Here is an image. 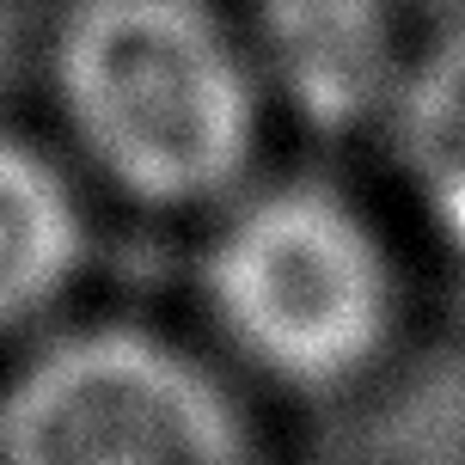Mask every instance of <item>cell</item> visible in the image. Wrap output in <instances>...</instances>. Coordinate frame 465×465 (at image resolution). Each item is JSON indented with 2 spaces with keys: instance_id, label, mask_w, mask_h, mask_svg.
Masks as SVG:
<instances>
[{
  "instance_id": "cell-6",
  "label": "cell",
  "mask_w": 465,
  "mask_h": 465,
  "mask_svg": "<svg viewBox=\"0 0 465 465\" xmlns=\"http://www.w3.org/2000/svg\"><path fill=\"white\" fill-rule=\"evenodd\" d=\"M386 116L398 141V172L422 221L447 252L465 257V25L404 62Z\"/></svg>"
},
{
  "instance_id": "cell-2",
  "label": "cell",
  "mask_w": 465,
  "mask_h": 465,
  "mask_svg": "<svg viewBox=\"0 0 465 465\" xmlns=\"http://www.w3.org/2000/svg\"><path fill=\"white\" fill-rule=\"evenodd\" d=\"M203 294L252 368L306 392L368 373L398 331L392 245L331 178L245 184L221 203Z\"/></svg>"
},
{
  "instance_id": "cell-4",
  "label": "cell",
  "mask_w": 465,
  "mask_h": 465,
  "mask_svg": "<svg viewBox=\"0 0 465 465\" xmlns=\"http://www.w3.org/2000/svg\"><path fill=\"white\" fill-rule=\"evenodd\" d=\"M270 104H288L301 123L355 129L392 111L404 80L386 0H263L245 25Z\"/></svg>"
},
{
  "instance_id": "cell-1",
  "label": "cell",
  "mask_w": 465,
  "mask_h": 465,
  "mask_svg": "<svg viewBox=\"0 0 465 465\" xmlns=\"http://www.w3.org/2000/svg\"><path fill=\"white\" fill-rule=\"evenodd\" d=\"M44 68L80 172L116 203L190 214L252 184L270 93L221 0H68Z\"/></svg>"
},
{
  "instance_id": "cell-5",
  "label": "cell",
  "mask_w": 465,
  "mask_h": 465,
  "mask_svg": "<svg viewBox=\"0 0 465 465\" xmlns=\"http://www.w3.org/2000/svg\"><path fill=\"white\" fill-rule=\"evenodd\" d=\"M93 252L86 184L49 141L0 123V337L37 325Z\"/></svg>"
},
{
  "instance_id": "cell-3",
  "label": "cell",
  "mask_w": 465,
  "mask_h": 465,
  "mask_svg": "<svg viewBox=\"0 0 465 465\" xmlns=\"http://www.w3.org/2000/svg\"><path fill=\"white\" fill-rule=\"evenodd\" d=\"M0 465H245V422L178 343L141 325H86L13 373Z\"/></svg>"
}]
</instances>
